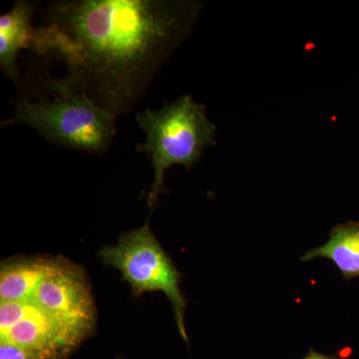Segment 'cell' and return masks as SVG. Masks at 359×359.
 Returning a JSON list of instances; mask_svg holds the SVG:
<instances>
[{
  "instance_id": "obj_2",
  "label": "cell",
  "mask_w": 359,
  "mask_h": 359,
  "mask_svg": "<svg viewBox=\"0 0 359 359\" xmlns=\"http://www.w3.org/2000/svg\"><path fill=\"white\" fill-rule=\"evenodd\" d=\"M146 142L137 151L147 153L154 167V181L147 196L152 209L164 188L165 173L173 165L187 169L200 160L205 148L216 145V125L210 121L203 104L186 94L157 110H145L136 116Z\"/></svg>"
},
{
  "instance_id": "obj_9",
  "label": "cell",
  "mask_w": 359,
  "mask_h": 359,
  "mask_svg": "<svg viewBox=\"0 0 359 359\" xmlns=\"http://www.w3.org/2000/svg\"><path fill=\"white\" fill-rule=\"evenodd\" d=\"M316 257L330 259L346 280L359 278V222L334 226L327 242L309 250L302 261H313Z\"/></svg>"
},
{
  "instance_id": "obj_4",
  "label": "cell",
  "mask_w": 359,
  "mask_h": 359,
  "mask_svg": "<svg viewBox=\"0 0 359 359\" xmlns=\"http://www.w3.org/2000/svg\"><path fill=\"white\" fill-rule=\"evenodd\" d=\"M102 263L121 271L137 297L144 292H163L167 295L175 314L180 334L188 341L186 332V301L180 290L182 275L161 247L149 222L141 228L123 233L117 245L99 252Z\"/></svg>"
},
{
  "instance_id": "obj_5",
  "label": "cell",
  "mask_w": 359,
  "mask_h": 359,
  "mask_svg": "<svg viewBox=\"0 0 359 359\" xmlns=\"http://www.w3.org/2000/svg\"><path fill=\"white\" fill-rule=\"evenodd\" d=\"M32 301L77 344L93 332L96 309L83 269L63 257L50 259Z\"/></svg>"
},
{
  "instance_id": "obj_7",
  "label": "cell",
  "mask_w": 359,
  "mask_h": 359,
  "mask_svg": "<svg viewBox=\"0 0 359 359\" xmlns=\"http://www.w3.org/2000/svg\"><path fill=\"white\" fill-rule=\"evenodd\" d=\"M35 6L20 0L9 13L0 18V67L6 77L18 83L20 78L16 58L21 49L35 51L39 40V28L32 25Z\"/></svg>"
},
{
  "instance_id": "obj_10",
  "label": "cell",
  "mask_w": 359,
  "mask_h": 359,
  "mask_svg": "<svg viewBox=\"0 0 359 359\" xmlns=\"http://www.w3.org/2000/svg\"><path fill=\"white\" fill-rule=\"evenodd\" d=\"M0 359H52L44 354L28 351L8 342L0 341Z\"/></svg>"
},
{
  "instance_id": "obj_11",
  "label": "cell",
  "mask_w": 359,
  "mask_h": 359,
  "mask_svg": "<svg viewBox=\"0 0 359 359\" xmlns=\"http://www.w3.org/2000/svg\"><path fill=\"white\" fill-rule=\"evenodd\" d=\"M302 359H341L339 356H328L327 354L318 353L313 349H309V353Z\"/></svg>"
},
{
  "instance_id": "obj_6",
  "label": "cell",
  "mask_w": 359,
  "mask_h": 359,
  "mask_svg": "<svg viewBox=\"0 0 359 359\" xmlns=\"http://www.w3.org/2000/svg\"><path fill=\"white\" fill-rule=\"evenodd\" d=\"M0 341L52 359H67L78 347L69 335L32 301L26 302L25 313L15 325L0 332Z\"/></svg>"
},
{
  "instance_id": "obj_8",
  "label": "cell",
  "mask_w": 359,
  "mask_h": 359,
  "mask_svg": "<svg viewBox=\"0 0 359 359\" xmlns=\"http://www.w3.org/2000/svg\"><path fill=\"white\" fill-rule=\"evenodd\" d=\"M50 259L15 257L0 266V302H29L46 273Z\"/></svg>"
},
{
  "instance_id": "obj_1",
  "label": "cell",
  "mask_w": 359,
  "mask_h": 359,
  "mask_svg": "<svg viewBox=\"0 0 359 359\" xmlns=\"http://www.w3.org/2000/svg\"><path fill=\"white\" fill-rule=\"evenodd\" d=\"M202 2L58 0L49 4L37 53L54 54L66 74L61 94H85L115 117L128 114L195 25Z\"/></svg>"
},
{
  "instance_id": "obj_3",
  "label": "cell",
  "mask_w": 359,
  "mask_h": 359,
  "mask_svg": "<svg viewBox=\"0 0 359 359\" xmlns=\"http://www.w3.org/2000/svg\"><path fill=\"white\" fill-rule=\"evenodd\" d=\"M13 119L2 126L23 124L32 127L47 141L92 155H103L114 140V115L97 106L85 94H61L55 100L14 103Z\"/></svg>"
}]
</instances>
